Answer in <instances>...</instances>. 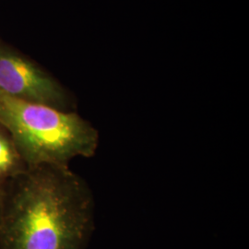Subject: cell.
<instances>
[{"label": "cell", "instance_id": "cell-4", "mask_svg": "<svg viewBox=\"0 0 249 249\" xmlns=\"http://www.w3.org/2000/svg\"><path fill=\"white\" fill-rule=\"evenodd\" d=\"M26 168V163L10 135L0 125V187Z\"/></svg>", "mask_w": 249, "mask_h": 249}, {"label": "cell", "instance_id": "cell-3", "mask_svg": "<svg viewBox=\"0 0 249 249\" xmlns=\"http://www.w3.org/2000/svg\"><path fill=\"white\" fill-rule=\"evenodd\" d=\"M0 91L13 98L71 111L68 91L35 63L0 49Z\"/></svg>", "mask_w": 249, "mask_h": 249}, {"label": "cell", "instance_id": "cell-1", "mask_svg": "<svg viewBox=\"0 0 249 249\" xmlns=\"http://www.w3.org/2000/svg\"><path fill=\"white\" fill-rule=\"evenodd\" d=\"M95 202L70 166L27 167L3 186L0 249H87Z\"/></svg>", "mask_w": 249, "mask_h": 249}, {"label": "cell", "instance_id": "cell-5", "mask_svg": "<svg viewBox=\"0 0 249 249\" xmlns=\"http://www.w3.org/2000/svg\"><path fill=\"white\" fill-rule=\"evenodd\" d=\"M2 202H3V187H0V219L2 213Z\"/></svg>", "mask_w": 249, "mask_h": 249}, {"label": "cell", "instance_id": "cell-2", "mask_svg": "<svg viewBox=\"0 0 249 249\" xmlns=\"http://www.w3.org/2000/svg\"><path fill=\"white\" fill-rule=\"evenodd\" d=\"M0 125L10 135L27 167L70 166L76 158L94 156L100 143L97 128L76 112L1 91Z\"/></svg>", "mask_w": 249, "mask_h": 249}]
</instances>
